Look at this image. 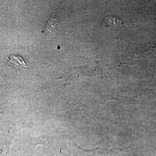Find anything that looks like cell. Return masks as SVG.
I'll use <instances>...</instances> for the list:
<instances>
[{
    "mask_svg": "<svg viewBox=\"0 0 156 156\" xmlns=\"http://www.w3.org/2000/svg\"><path fill=\"white\" fill-rule=\"evenodd\" d=\"M8 60L12 66L16 68L23 69L27 67V64L21 56L11 55L8 57Z\"/></svg>",
    "mask_w": 156,
    "mask_h": 156,
    "instance_id": "obj_1",
    "label": "cell"
}]
</instances>
